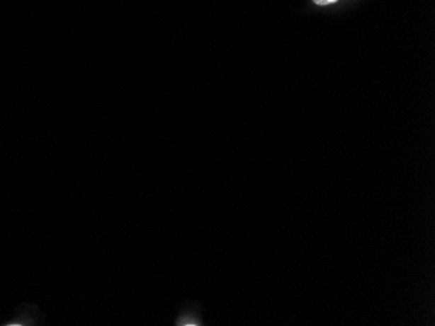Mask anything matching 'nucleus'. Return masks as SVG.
<instances>
[{"label": "nucleus", "instance_id": "obj_1", "mask_svg": "<svg viewBox=\"0 0 435 326\" xmlns=\"http://www.w3.org/2000/svg\"><path fill=\"white\" fill-rule=\"evenodd\" d=\"M317 6H329V4H334L337 3L338 0H313Z\"/></svg>", "mask_w": 435, "mask_h": 326}]
</instances>
